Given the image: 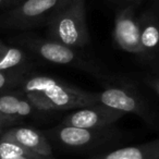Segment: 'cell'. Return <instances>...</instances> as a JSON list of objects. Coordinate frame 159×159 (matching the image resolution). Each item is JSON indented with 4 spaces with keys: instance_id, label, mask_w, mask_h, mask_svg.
I'll return each instance as SVG.
<instances>
[{
    "instance_id": "13",
    "label": "cell",
    "mask_w": 159,
    "mask_h": 159,
    "mask_svg": "<svg viewBox=\"0 0 159 159\" xmlns=\"http://www.w3.org/2000/svg\"><path fill=\"white\" fill-rule=\"evenodd\" d=\"M29 57L26 51L19 46L7 45L0 61V71H27Z\"/></svg>"
},
{
    "instance_id": "3",
    "label": "cell",
    "mask_w": 159,
    "mask_h": 159,
    "mask_svg": "<svg viewBox=\"0 0 159 159\" xmlns=\"http://www.w3.org/2000/svg\"><path fill=\"white\" fill-rule=\"evenodd\" d=\"M12 43L25 51L35 55L46 62L57 66H72L86 71L91 74H99V66L87 60L80 50L71 48L50 38H43L33 35H21L12 39Z\"/></svg>"
},
{
    "instance_id": "12",
    "label": "cell",
    "mask_w": 159,
    "mask_h": 159,
    "mask_svg": "<svg viewBox=\"0 0 159 159\" xmlns=\"http://www.w3.org/2000/svg\"><path fill=\"white\" fill-rule=\"evenodd\" d=\"M89 159H159V137L139 145L128 146Z\"/></svg>"
},
{
    "instance_id": "14",
    "label": "cell",
    "mask_w": 159,
    "mask_h": 159,
    "mask_svg": "<svg viewBox=\"0 0 159 159\" xmlns=\"http://www.w3.org/2000/svg\"><path fill=\"white\" fill-rule=\"evenodd\" d=\"M20 157H39V155L31 152L12 139L0 137V159H14Z\"/></svg>"
},
{
    "instance_id": "4",
    "label": "cell",
    "mask_w": 159,
    "mask_h": 159,
    "mask_svg": "<svg viewBox=\"0 0 159 159\" xmlns=\"http://www.w3.org/2000/svg\"><path fill=\"white\" fill-rule=\"evenodd\" d=\"M49 142L70 150H94L113 144L121 137V133L113 126L106 129H85L59 125L45 131Z\"/></svg>"
},
{
    "instance_id": "8",
    "label": "cell",
    "mask_w": 159,
    "mask_h": 159,
    "mask_svg": "<svg viewBox=\"0 0 159 159\" xmlns=\"http://www.w3.org/2000/svg\"><path fill=\"white\" fill-rule=\"evenodd\" d=\"M124 116L125 113L122 111L95 104L76 109L66 116L61 123L85 129H106L113 126Z\"/></svg>"
},
{
    "instance_id": "15",
    "label": "cell",
    "mask_w": 159,
    "mask_h": 159,
    "mask_svg": "<svg viewBox=\"0 0 159 159\" xmlns=\"http://www.w3.org/2000/svg\"><path fill=\"white\" fill-rule=\"evenodd\" d=\"M27 71H0V93L19 89Z\"/></svg>"
},
{
    "instance_id": "16",
    "label": "cell",
    "mask_w": 159,
    "mask_h": 159,
    "mask_svg": "<svg viewBox=\"0 0 159 159\" xmlns=\"http://www.w3.org/2000/svg\"><path fill=\"white\" fill-rule=\"evenodd\" d=\"M23 119L16 117H11V116H7L5 113L0 112V128L8 129L14 125H19L22 122Z\"/></svg>"
},
{
    "instance_id": "9",
    "label": "cell",
    "mask_w": 159,
    "mask_h": 159,
    "mask_svg": "<svg viewBox=\"0 0 159 159\" xmlns=\"http://www.w3.org/2000/svg\"><path fill=\"white\" fill-rule=\"evenodd\" d=\"M0 137L12 139L39 156L52 157L51 144L45 133L42 131L27 126L14 125L8 128Z\"/></svg>"
},
{
    "instance_id": "2",
    "label": "cell",
    "mask_w": 159,
    "mask_h": 159,
    "mask_svg": "<svg viewBox=\"0 0 159 159\" xmlns=\"http://www.w3.org/2000/svg\"><path fill=\"white\" fill-rule=\"evenodd\" d=\"M47 37L76 50L89 44L85 0H71L47 23Z\"/></svg>"
},
{
    "instance_id": "11",
    "label": "cell",
    "mask_w": 159,
    "mask_h": 159,
    "mask_svg": "<svg viewBox=\"0 0 159 159\" xmlns=\"http://www.w3.org/2000/svg\"><path fill=\"white\" fill-rule=\"evenodd\" d=\"M0 112L24 119L36 117L45 111L38 109L20 89H12L0 93Z\"/></svg>"
},
{
    "instance_id": "19",
    "label": "cell",
    "mask_w": 159,
    "mask_h": 159,
    "mask_svg": "<svg viewBox=\"0 0 159 159\" xmlns=\"http://www.w3.org/2000/svg\"><path fill=\"white\" fill-rule=\"evenodd\" d=\"M6 48H7V45L0 39V61H1V59H2V56L6 51Z\"/></svg>"
},
{
    "instance_id": "23",
    "label": "cell",
    "mask_w": 159,
    "mask_h": 159,
    "mask_svg": "<svg viewBox=\"0 0 159 159\" xmlns=\"http://www.w3.org/2000/svg\"><path fill=\"white\" fill-rule=\"evenodd\" d=\"M141 1H142V0H141Z\"/></svg>"
},
{
    "instance_id": "17",
    "label": "cell",
    "mask_w": 159,
    "mask_h": 159,
    "mask_svg": "<svg viewBox=\"0 0 159 159\" xmlns=\"http://www.w3.org/2000/svg\"><path fill=\"white\" fill-rule=\"evenodd\" d=\"M23 0H0V10H8L20 3Z\"/></svg>"
},
{
    "instance_id": "5",
    "label": "cell",
    "mask_w": 159,
    "mask_h": 159,
    "mask_svg": "<svg viewBox=\"0 0 159 159\" xmlns=\"http://www.w3.org/2000/svg\"><path fill=\"white\" fill-rule=\"evenodd\" d=\"M71 0H23L6 10L0 26L7 30H25L47 25L52 16Z\"/></svg>"
},
{
    "instance_id": "20",
    "label": "cell",
    "mask_w": 159,
    "mask_h": 159,
    "mask_svg": "<svg viewBox=\"0 0 159 159\" xmlns=\"http://www.w3.org/2000/svg\"><path fill=\"white\" fill-rule=\"evenodd\" d=\"M14 159H55L53 157H20V158H14Z\"/></svg>"
},
{
    "instance_id": "10",
    "label": "cell",
    "mask_w": 159,
    "mask_h": 159,
    "mask_svg": "<svg viewBox=\"0 0 159 159\" xmlns=\"http://www.w3.org/2000/svg\"><path fill=\"white\" fill-rule=\"evenodd\" d=\"M142 55L146 60L159 59V14L147 10L139 18Z\"/></svg>"
},
{
    "instance_id": "21",
    "label": "cell",
    "mask_w": 159,
    "mask_h": 159,
    "mask_svg": "<svg viewBox=\"0 0 159 159\" xmlns=\"http://www.w3.org/2000/svg\"><path fill=\"white\" fill-rule=\"evenodd\" d=\"M118 1H124V2H131V3H139L141 0H118Z\"/></svg>"
},
{
    "instance_id": "22",
    "label": "cell",
    "mask_w": 159,
    "mask_h": 159,
    "mask_svg": "<svg viewBox=\"0 0 159 159\" xmlns=\"http://www.w3.org/2000/svg\"><path fill=\"white\" fill-rule=\"evenodd\" d=\"M7 130V129H3V128H0V136H1V135L3 134V132H5V131Z\"/></svg>"
},
{
    "instance_id": "18",
    "label": "cell",
    "mask_w": 159,
    "mask_h": 159,
    "mask_svg": "<svg viewBox=\"0 0 159 159\" xmlns=\"http://www.w3.org/2000/svg\"><path fill=\"white\" fill-rule=\"evenodd\" d=\"M147 84L159 95V76H152L147 80Z\"/></svg>"
},
{
    "instance_id": "7",
    "label": "cell",
    "mask_w": 159,
    "mask_h": 159,
    "mask_svg": "<svg viewBox=\"0 0 159 159\" xmlns=\"http://www.w3.org/2000/svg\"><path fill=\"white\" fill-rule=\"evenodd\" d=\"M112 38L115 45L119 49L141 57L142 47L139 39V18L135 16V10L132 5L122 8L117 13Z\"/></svg>"
},
{
    "instance_id": "6",
    "label": "cell",
    "mask_w": 159,
    "mask_h": 159,
    "mask_svg": "<svg viewBox=\"0 0 159 159\" xmlns=\"http://www.w3.org/2000/svg\"><path fill=\"white\" fill-rule=\"evenodd\" d=\"M95 96L97 104L122 111L125 115L133 113L152 123L154 118L152 110L139 92L129 85H110L102 92L95 93Z\"/></svg>"
},
{
    "instance_id": "1",
    "label": "cell",
    "mask_w": 159,
    "mask_h": 159,
    "mask_svg": "<svg viewBox=\"0 0 159 159\" xmlns=\"http://www.w3.org/2000/svg\"><path fill=\"white\" fill-rule=\"evenodd\" d=\"M21 92L42 111L74 110L95 105V93L87 92L46 75L27 74L20 86Z\"/></svg>"
}]
</instances>
